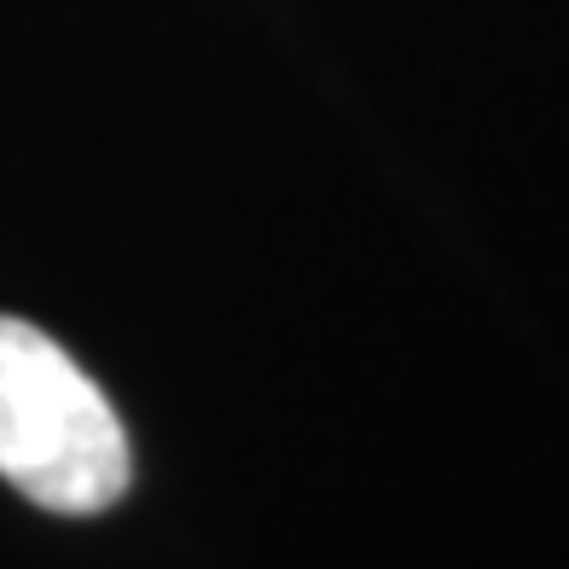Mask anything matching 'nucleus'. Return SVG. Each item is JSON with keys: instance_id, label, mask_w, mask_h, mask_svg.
<instances>
[{"instance_id": "f257e3e1", "label": "nucleus", "mask_w": 569, "mask_h": 569, "mask_svg": "<svg viewBox=\"0 0 569 569\" xmlns=\"http://www.w3.org/2000/svg\"><path fill=\"white\" fill-rule=\"evenodd\" d=\"M0 477L41 511L64 517L117 506L134 477L106 390L18 315H0Z\"/></svg>"}]
</instances>
